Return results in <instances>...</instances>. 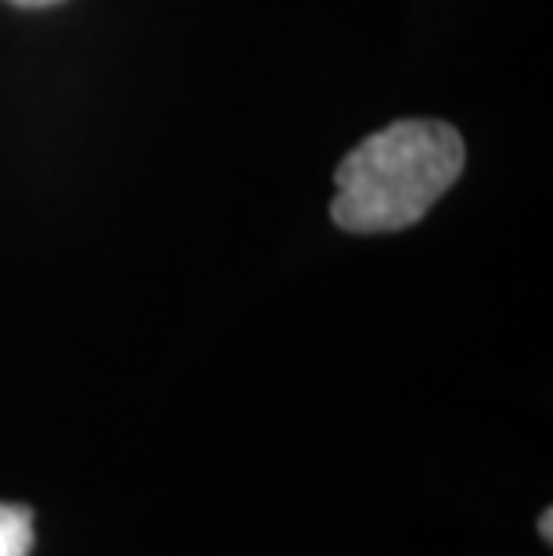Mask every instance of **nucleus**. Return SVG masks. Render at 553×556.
I'll return each mask as SVG.
<instances>
[{
	"instance_id": "1",
	"label": "nucleus",
	"mask_w": 553,
	"mask_h": 556,
	"mask_svg": "<svg viewBox=\"0 0 553 556\" xmlns=\"http://www.w3.org/2000/svg\"><path fill=\"white\" fill-rule=\"evenodd\" d=\"M467 162L464 137L442 119H399L338 162L331 219L349 233H395L428 216Z\"/></svg>"
},
{
	"instance_id": "2",
	"label": "nucleus",
	"mask_w": 553,
	"mask_h": 556,
	"mask_svg": "<svg viewBox=\"0 0 553 556\" xmlns=\"http://www.w3.org/2000/svg\"><path fill=\"white\" fill-rule=\"evenodd\" d=\"M33 549V510L0 503V556H29Z\"/></svg>"
},
{
	"instance_id": "3",
	"label": "nucleus",
	"mask_w": 553,
	"mask_h": 556,
	"mask_svg": "<svg viewBox=\"0 0 553 556\" xmlns=\"http://www.w3.org/2000/svg\"><path fill=\"white\" fill-rule=\"evenodd\" d=\"M15 8H26V11H40V8H54V4H65V0H8Z\"/></svg>"
},
{
	"instance_id": "4",
	"label": "nucleus",
	"mask_w": 553,
	"mask_h": 556,
	"mask_svg": "<svg viewBox=\"0 0 553 556\" xmlns=\"http://www.w3.org/2000/svg\"><path fill=\"white\" fill-rule=\"evenodd\" d=\"M539 535H543V542H553V514L543 510V517H539Z\"/></svg>"
}]
</instances>
